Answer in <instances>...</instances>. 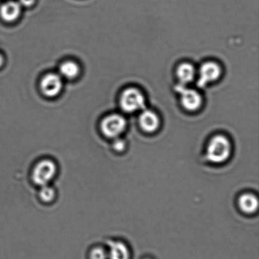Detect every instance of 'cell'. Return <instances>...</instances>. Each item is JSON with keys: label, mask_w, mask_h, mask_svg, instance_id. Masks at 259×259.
<instances>
[{"label": "cell", "mask_w": 259, "mask_h": 259, "mask_svg": "<svg viewBox=\"0 0 259 259\" xmlns=\"http://www.w3.org/2000/svg\"><path fill=\"white\" fill-rule=\"evenodd\" d=\"M63 82L60 76L58 74L50 73L47 74L41 82V89L44 95L48 97H54L60 93Z\"/></svg>", "instance_id": "52a82bcc"}, {"label": "cell", "mask_w": 259, "mask_h": 259, "mask_svg": "<svg viewBox=\"0 0 259 259\" xmlns=\"http://www.w3.org/2000/svg\"><path fill=\"white\" fill-rule=\"evenodd\" d=\"M125 142L122 140V139H118V138L115 139L113 144L114 150L118 151V152L123 151L124 148H125Z\"/></svg>", "instance_id": "2e32d148"}, {"label": "cell", "mask_w": 259, "mask_h": 259, "mask_svg": "<svg viewBox=\"0 0 259 259\" xmlns=\"http://www.w3.org/2000/svg\"><path fill=\"white\" fill-rule=\"evenodd\" d=\"M35 0H20V3L24 7L32 6L34 4Z\"/></svg>", "instance_id": "e0dca14e"}, {"label": "cell", "mask_w": 259, "mask_h": 259, "mask_svg": "<svg viewBox=\"0 0 259 259\" xmlns=\"http://www.w3.org/2000/svg\"><path fill=\"white\" fill-rule=\"evenodd\" d=\"M221 72L220 67L217 64L213 62H206L202 66L199 71L198 86L203 88L207 84L217 80Z\"/></svg>", "instance_id": "8992f818"}, {"label": "cell", "mask_w": 259, "mask_h": 259, "mask_svg": "<svg viewBox=\"0 0 259 259\" xmlns=\"http://www.w3.org/2000/svg\"><path fill=\"white\" fill-rule=\"evenodd\" d=\"M238 204L243 213L253 214L257 210L258 201L257 198L253 194L246 193L239 198Z\"/></svg>", "instance_id": "30bf717a"}, {"label": "cell", "mask_w": 259, "mask_h": 259, "mask_svg": "<svg viewBox=\"0 0 259 259\" xmlns=\"http://www.w3.org/2000/svg\"><path fill=\"white\" fill-rule=\"evenodd\" d=\"M195 69L188 63L181 64L177 69V76L181 85H186L193 80L195 76Z\"/></svg>", "instance_id": "8fae6325"}, {"label": "cell", "mask_w": 259, "mask_h": 259, "mask_svg": "<svg viewBox=\"0 0 259 259\" xmlns=\"http://www.w3.org/2000/svg\"><path fill=\"white\" fill-rule=\"evenodd\" d=\"M126 123L123 116L111 114L102 121L101 129L104 136L108 138H117L125 129Z\"/></svg>", "instance_id": "277c9868"}, {"label": "cell", "mask_w": 259, "mask_h": 259, "mask_svg": "<svg viewBox=\"0 0 259 259\" xmlns=\"http://www.w3.org/2000/svg\"><path fill=\"white\" fill-rule=\"evenodd\" d=\"M21 5L15 2H9L2 6L0 15L7 22H13L19 18L21 14Z\"/></svg>", "instance_id": "9c48e42d"}, {"label": "cell", "mask_w": 259, "mask_h": 259, "mask_svg": "<svg viewBox=\"0 0 259 259\" xmlns=\"http://www.w3.org/2000/svg\"><path fill=\"white\" fill-rule=\"evenodd\" d=\"M80 68L76 62L67 61L63 62L59 67V73L62 77L72 79L76 78L79 74Z\"/></svg>", "instance_id": "7c38bea8"}, {"label": "cell", "mask_w": 259, "mask_h": 259, "mask_svg": "<svg viewBox=\"0 0 259 259\" xmlns=\"http://www.w3.org/2000/svg\"><path fill=\"white\" fill-rule=\"evenodd\" d=\"M2 62H3V59H2V57L0 56V66H1Z\"/></svg>", "instance_id": "ac0fdd59"}, {"label": "cell", "mask_w": 259, "mask_h": 259, "mask_svg": "<svg viewBox=\"0 0 259 259\" xmlns=\"http://www.w3.org/2000/svg\"><path fill=\"white\" fill-rule=\"evenodd\" d=\"M231 146L226 137L217 135L211 139L207 150L208 160L214 164H221L230 158Z\"/></svg>", "instance_id": "6da1fadb"}, {"label": "cell", "mask_w": 259, "mask_h": 259, "mask_svg": "<svg viewBox=\"0 0 259 259\" xmlns=\"http://www.w3.org/2000/svg\"><path fill=\"white\" fill-rule=\"evenodd\" d=\"M142 129L147 133H154L159 128V120L158 116L151 111H144L139 118Z\"/></svg>", "instance_id": "ba28073f"}, {"label": "cell", "mask_w": 259, "mask_h": 259, "mask_svg": "<svg viewBox=\"0 0 259 259\" xmlns=\"http://www.w3.org/2000/svg\"><path fill=\"white\" fill-rule=\"evenodd\" d=\"M106 254L103 248H94L91 251V259H106Z\"/></svg>", "instance_id": "9a60e30c"}, {"label": "cell", "mask_w": 259, "mask_h": 259, "mask_svg": "<svg viewBox=\"0 0 259 259\" xmlns=\"http://www.w3.org/2000/svg\"><path fill=\"white\" fill-rule=\"evenodd\" d=\"M57 168L55 163L51 160L39 162L35 166L32 174V179L37 186L48 185L56 176Z\"/></svg>", "instance_id": "7a4b0ae2"}, {"label": "cell", "mask_w": 259, "mask_h": 259, "mask_svg": "<svg viewBox=\"0 0 259 259\" xmlns=\"http://www.w3.org/2000/svg\"><path fill=\"white\" fill-rule=\"evenodd\" d=\"M109 246L111 259H129L128 248L123 243L111 242Z\"/></svg>", "instance_id": "4fadbf2b"}, {"label": "cell", "mask_w": 259, "mask_h": 259, "mask_svg": "<svg viewBox=\"0 0 259 259\" xmlns=\"http://www.w3.org/2000/svg\"><path fill=\"white\" fill-rule=\"evenodd\" d=\"M176 91L180 94L181 103L188 111H195L201 107L202 98L198 91L181 84L176 86Z\"/></svg>", "instance_id": "5b68a950"}, {"label": "cell", "mask_w": 259, "mask_h": 259, "mask_svg": "<svg viewBox=\"0 0 259 259\" xmlns=\"http://www.w3.org/2000/svg\"><path fill=\"white\" fill-rule=\"evenodd\" d=\"M120 106L126 113H134L139 110L146 109L145 99L138 89L128 88L121 94Z\"/></svg>", "instance_id": "3957f363"}, {"label": "cell", "mask_w": 259, "mask_h": 259, "mask_svg": "<svg viewBox=\"0 0 259 259\" xmlns=\"http://www.w3.org/2000/svg\"><path fill=\"white\" fill-rule=\"evenodd\" d=\"M55 191L51 186L45 185L41 186L39 191L40 198L44 202L49 203L55 198Z\"/></svg>", "instance_id": "5bb4252c"}]
</instances>
